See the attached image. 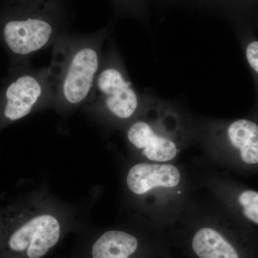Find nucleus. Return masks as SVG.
Returning <instances> with one entry per match:
<instances>
[{
  "instance_id": "obj_1",
  "label": "nucleus",
  "mask_w": 258,
  "mask_h": 258,
  "mask_svg": "<svg viewBox=\"0 0 258 258\" xmlns=\"http://www.w3.org/2000/svg\"><path fill=\"white\" fill-rule=\"evenodd\" d=\"M195 115L177 101L149 93L143 111L125 128L127 143L145 161L174 163L194 144Z\"/></svg>"
},
{
  "instance_id": "obj_2",
  "label": "nucleus",
  "mask_w": 258,
  "mask_h": 258,
  "mask_svg": "<svg viewBox=\"0 0 258 258\" xmlns=\"http://www.w3.org/2000/svg\"><path fill=\"white\" fill-rule=\"evenodd\" d=\"M108 33V28L86 35L64 32L54 42L50 64L54 88L52 107L69 111L84 106L101 66L103 42Z\"/></svg>"
},
{
  "instance_id": "obj_3",
  "label": "nucleus",
  "mask_w": 258,
  "mask_h": 258,
  "mask_svg": "<svg viewBox=\"0 0 258 258\" xmlns=\"http://www.w3.org/2000/svg\"><path fill=\"white\" fill-rule=\"evenodd\" d=\"M194 144L217 164L243 176L258 175V122L195 115Z\"/></svg>"
},
{
  "instance_id": "obj_4",
  "label": "nucleus",
  "mask_w": 258,
  "mask_h": 258,
  "mask_svg": "<svg viewBox=\"0 0 258 258\" xmlns=\"http://www.w3.org/2000/svg\"><path fill=\"white\" fill-rule=\"evenodd\" d=\"M148 95L134 86L114 40L110 39L92 91L84 106L107 121L124 128L138 117L147 104Z\"/></svg>"
},
{
  "instance_id": "obj_5",
  "label": "nucleus",
  "mask_w": 258,
  "mask_h": 258,
  "mask_svg": "<svg viewBox=\"0 0 258 258\" xmlns=\"http://www.w3.org/2000/svg\"><path fill=\"white\" fill-rule=\"evenodd\" d=\"M125 184L134 196L150 200L157 220H179L189 205L187 178L174 163H137L128 169Z\"/></svg>"
},
{
  "instance_id": "obj_6",
  "label": "nucleus",
  "mask_w": 258,
  "mask_h": 258,
  "mask_svg": "<svg viewBox=\"0 0 258 258\" xmlns=\"http://www.w3.org/2000/svg\"><path fill=\"white\" fill-rule=\"evenodd\" d=\"M5 119H21L39 108L53 106L54 88L50 66L32 69L10 83L5 93Z\"/></svg>"
},
{
  "instance_id": "obj_7",
  "label": "nucleus",
  "mask_w": 258,
  "mask_h": 258,
  "mask_svg": "<svg viewBox=\"0 0 258 258\" xmlns=\"http://www.w3.org/2000/svg\"><path fill=\"white\" fill-rule=\"evenodd\" d=\"M64 32L58 20L39 10L36 14L26 18L8 21L3 28V35L10 51L27 57L53 45Z\"/></svg>"
},
{
  "instance_id": "obj_8",
  "label": "nucleus",
  "mask_w": 258,
  "mask_h": 258,
  "mask_svg": "<svg viewBox=\"0 0 258 258\" xmlns=\"http://www.w3.org/2000/svg\"><path fill=\"white\" fill-rule=\"evenodd\" d=\"M17 226L8 237V249L15 254L25 252L28 258H40L57 244L61 226L52 214H37Z\"/></svg>"
},
{
  "instance_id": "obj_9",
  "label": "nucleus",
  "mask_w": 258,
  "mask_h": 258,
  "mask_svg": "<svg viewBox=\"0 0 258 258\" xmlns=\"http://www.w3.org/2000/svg\"><path fill=\"white\" fill-rule=\"evenodd\" d=\"M222 209L247 225L258 226V191L227 177L205 180Z\"/></svg>"
},
{
  "instance_id": "obj_10",
  "label": "nucleus",
  "mask_w": 258,
  "mask_h": 258,
  "mask_svg": "<svg viewBox=\"0 0 258 258\" xmlns=\"http://www.w3.org/2000/svg\"><path fill=\"white\" fill-rule=\"evenodd\" d=\"M191 247L199 258H241L237 247L221 231L207 224L195 232Z\"/></svg>"
},
{
  "instance_id": "obj_11",
  "label": "nucleus",
  "mask_w": 258,
  "mask_h": 258,
  "mask_svg": "<svg viewBox=\"0 0 258 258\" xmlns=\"http://www.w3.org/2000/svg\"><path fill=\"white\" fill-rule=\"evenodd\" d=\"M139 242L135 236L122 230H108L96 240L93 258H129L137 252Z\"/></svg>"
},
{
  "instance_id": "obj_12",
  "label": "nucleus",
  "mask_w": 258,
  "mask_h": 258,
  "mask_svg": "<svg viewBox=\"0 0 258 258\" xmlns=\"http://www.w3.org/2000/svg\"><path fill=\"white\" fill-rule=\"evenodd\" d=\"M236 33L255 86V103L248 116L258 122V38L252 30H241Z\"/></svg>"
},
{
  "instance_id": "obj_13",
  "label": "nucleus",
  "mask_w": 258,
  "mask_h": 258,
  "mask_svg": "<svg viewBox=\"0 0 258 258\" xmlns=\"http://www.w3.org/2000/svg\"><path fill=\"white\" fill-rule=\"evenodd\" d=\"M203 5L228 18H237L245 11L251 0H200Z\"/></svg>"
}]
</instances>
